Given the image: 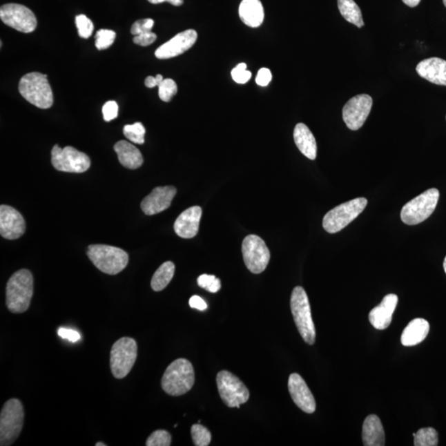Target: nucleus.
Segmentation results:
<instances>
[{"instance_id":"f257e3e1","label":"nucleus","mask_w":446,"mask_h":446,"mask_svg":"<svg viewBox=\"0 0 446 446\" xmlns=\"http://www.w3.org/2000/svg\"><path fill=\"white\" fill-rule=\"evenodd\" d=\"M33 295V277L28 269H20L8 280L6 305L12 313L26 312Z\"/></svg>"},{"instance_id":"f03ea898","label":"nucleus","mask_w":446,"mask_h":446,"mask_svg":"<svg viewBox=\"0 0 446 446\" xmlns=\"http://www.w3.org/2000/svg\"><path fill=\"white\" fill-rule=\"evenodd\" d=\"M195 381V369L191 362L180 358L168 366L163 374L162 387L171 396H181L191 390Z\"/></svg>"},{"instance_id":"7ed1b4c3","label":"nucleus","mask_w":446,"mask_h":446,"mask_svg":"<svg viewBox=\"0 0 446 446\" xmlns=\"http://www.w3.org/2000/svg\"><path fill=\"white\" fill-rule=\"evenodd\" d=\"M19 90L28 102L37 108L46 109L52 106L53 93L46 75L32 72L23 75L20 79Z\"/></svg>"},{"instance_id":"20e7f679","label":"nucleus","mask_w":446,"mask_h":446,"mask_svg":"<svg viewBox=\"0 0 446 446\" xmlns=\"http://www.w3.org/2000/svg\"><path fill=\"white\" fill-rule=\"evenodd\" d=\"M290 307L294 322L307 344L312 346L316 340V329L313 321L309 297L304 288L297 286L292 292Z\"/></svg>"},{"instance_id":"39448f33","label":"nucleus","mask_w":446,"mask_h":446,"mask_svg":"<svg viewBox=\"0 0 446 446\" xmlns=\"http://www.w3.org/2000/svg\"><path fill=\"white\" fill-rule=\"evenodd\" d=\"M87 255L96 268L110 275L123 271L129 260L127 252L120 248L107 245H91Z\"/></svg>"},{"instance_id":"423d86ee","label":"nucleus","mask_w":446,"mask_h":446,"mask_svg":"<svg viewBox=\"0 0 446 446\" xmlns=\"http://www.w3.org/2000/svg\"><path fill=\"white\" fill-rule=\"evenodd\" d=\"M24 411L19 399L12 398L4 404L0 414V445L8 446L19 438L23 427Z\"/></svg>"},{"instance_id":"0eeeda50","label":"nucleus","mask_w":446,"mask_h":446,"mask_svg":"<svg viewBox=\"0 0 446 446\" xmlns=\"http://www.w3.org/2000/svg\"><path fill=\"white\" fill-rule=\"evenodd\" d=\"M439 197L438 189L430 188L414 197L403 206L402 221L407 225L414 226L427 220L434 213Z\"/></svg>"},{"instance_id":"6e6552de","label":"nucleus","mask_w":446,"mask_h":446,"mask_svg":"<svg viewBox=\"0 0 446 446\" xmlns=\"http://www.w3.org/2000/svg\"><path fill=\"white\" fill-rule=\"evenodd\" d=\"M367 204L365 197H358L330 210L323 218V229L328 233H339L364 211Z\"/></svg>"},{"instance_id":"1a4fd4ad","label":"nucleus","mask_w":446,"mask_h":446,"mask_svg":"<svg viewBox=\"0 0 446 446\" xmlns=\"http://www.w3.org/2000/svg\"><path fill=\"white\" fill-rule=\"evenodd\" d=\"M137 357V344L131 338H123L113 344L110 353V367L113 376L124 378L131 372Z\"/></svg>"},{"instance_id":"9d476101","label":"nucleus","mask_w":446,"mask_h":446,"mask_svg":"<svg viewBox=\"0 0 446 446\" xmlns=\"http://www.w3.org/2000/svg\"><path fill=\"white\" fill-rule=\"evenodd\" d=\"M218 392L223 403L229 407L240 408L249 400L250 392L246 386L233 374L222 370L217 376Z\"/></svg>"},{"instance_id":"9b49d317","label":"nucleus","mask_w":446,"mask_h":446,"mask_svg":"<svg viewBox=\"0 0 446 446\" xmlns=\"http://www.w3.org/2000/svg\"><path fill=\"white\" fill-rule=\"evenodd\" d=\"M52 164L55 169L68 173H84L90 167V159L72 146L61 148L55 145L52 150Z\"/></svg>"},{"instance_id":"f8f14e48","label":"nucleus","mask_w":446,"mask_h":446,"mask_svg":"<svg viewBox=\"0 0 446 446\" xmlns=\"http://www.w3.org/2000/svg\"><path fill=\"white\" fill-rule=\"evenodd\" d=\"M244 262L251 273L264 271L271 260V252L262 238L249 235L244 239L242 246Z\"/></svg>"},{"instance_id":"ddd939ff","label":"nucleus","mask_w":446,"mask_h":446,"mask_svg":"<svg viewBox=\"0 0 446 446\" xmlns=\"http://www.w3.org/2000/svg\"><path fill=\"white\" fill-rule=\"evenodd\" d=\"M0 19L8 26L24 33L35 31L37 26L35 14L22 4H4L0 8Z\"/></svg>"},{"instance_id":"4468645a","label":"nucleus","mask_w":446,"mask_h":446,"mask_svg":"<svg viewBox=\"0 0 446 446\" xmlns=\"http://www.w3.org/2000/svg\"><path fill=\"white\" fill-rule=\"evenodd\" d=\"M373 99L368 95H359L348 101L342 109L343 120L347 128L357 131L365 123L371 111Z\"/></svg>"},{"instance_id":"2eb2a0df","label":"nucleus","mask_w":446,"mask_h":446,"mask_svg":"<svg viewBox=\"0 0 446 446\" xmlns=\"http://www.w3.org/2000/svg\"><path fill=\"white\" fill-rule=\"evenodd\" d=\"M197 39V32L193 29H188V30L179 33L173 39L159 46L155 50V56L158 59H161V60L178 57L191 49L195 44Z\"/></svg>"},{"instance_id":"dca6fc26","label":"nucleus","mask_w":446,"mask_h":446,"mask_svg":"<svg viewBox=\"0 0 446 446\" xmlns=\"http://www.w3.org/2000/svg\"><path fill=\"white\" fill-rule=\"evenodd\" d=\"M26 229L24 218L19 211L8 205L0 207V233L8 240L18 239Z\"/></svg>"},{"instance_id":"f3484780","label":"nucleus","mask_w":446,"mask_h":446,"mask_svg":"<svg viewBox=\"0 0 446 446\" xmlns=\"http://www.w3.org/2000/svg\"><path fill=\"white\" fill-rule=\"evenodd\" d=\"M177 193L174 186H164L155 188L142 200L141 208L146 215L151 216L165 211L171 207V202Z\"/></svg>"},{"instance_id":"a211bd4d","label":"nucleus","mask_w":446,"mask_h":446,"mask_svg":"<svg viewBox=\"0 0 446 446\" xmlns=\"http://www.w3.org/2000/svg\"><path fill=\"white\" fill-rule=\"evenodd\" d=\"M288 387L294 403L306 414H313L316 411L315 398L304 378L296 373L290 374Z\"/></svg>"},{"instance_id":"6ab92c4d","label":"nucleus","mask_w":446,"mask_h":446,"mask_svg":"<svg viewBox=\"0 0 446 446\" xmlns=\"http://www.w3.org/2000/svg\"><path fill=\"white\" fill-rule=\"evenodd\" d=\"M398 298L390 293L384 298L381 304L370 311L369 320L377 330H385L392 322L393 315L397 308Z\"/></svg>"},{"instance_id":"aec40b11","label":"nucleus","mask_w":446,"mask_h":446,"mask_svg":"<svg viewBox=\"0 0 446 446\" xmlns=\"http://www.w3.org/2000/svg\"><path fill=\"white\" fill-rule=\"evenodd\" d=\"M202 209L200 206H193L185 210L175 222V233L184 239L195 237L199 233Z\"/></svg>"},{"instance_id":"412c9836","label":"nucleus","mask_w":446,"mask_h":446,"mask_svg":"<svg viewBox=\"0 0 446 446\" xmlns=\"http://www.w3.org/2000/svg\"><path fill=\"white\" fill-rule=\"evenodd\" d=\"M420 77L438 86H446V61L438 57L426 59L416 66Z\"/></svg>"},{"instance_id":"4be33fe9","label":"nucleus","mask_w":446,"mask_h":446,"mask_svg":"<svg viewBox=\"0 0 446 446\" xmlns=\"http://www.w3.org/2000/svg\"><path fill=\"white\" fill-rule=\"evenodd\" d=\"M362 440L365 446H384L385 433L380 418L369 415L365 418L362 428Z\"/></svg>"},{"instance_id":"5701e85b","label":"nucleus","mask_w":446,"mask_h":446,"mask_svg":"<svg viewBox=\"0 0 446 446\" xmlns=\"http://www.w3.org/2000/svg\"><path fill=\"white\" fill-rule=\"evenodd\" d=\"M430 324L423 318H416L408 323L403 331L401 342L404 347H414L426 339Z\"/></svg>"},{"instance_id":"b1692460","label":"nucleus","mask_w":446,"mask_h":446,"mask_svg":"<svg viewBox=\"0 0 446 446\" xmlns=\"http://www.w3.org/2000/svg\"><path fill=\"white\" fill-rule=\"evenodd\" d=\"M293 139L298 150L306 157L312 159V161L317 158V142H316L313 133L305 124H298L296 125L293 131Z\"/></svg>"},{"instance_id":"393cba45","label":"nucleus","mask_w":446,"mask_h":446,"mask_svg":"<svg viewBox=\"0 0 446 446\" xmlns=\"http://www.w3.org/2000/svg\"><path fill=\"white\" fill-rule=\"evenodd\" d=\"M242 22L251 28H258L263 23L264 8L260 0H242L239 7Z\"/></svg>"},{"instance_id":"a878e982","label":"nucleus","mask_w":446,"mask_h":446,"mask_svg":"<svg viewBox=\"0 0 446 446\" xmlns=\"http://www.w3.org/2000/svg\"><path fill=\"white\" fill-rule=\"evenodd\" d=\"M115 153L119 157L121 165L130 170H136L143 164L141 151L127 141H120L115 146Z\"/></svg>"},{"instance_id":"bb28decb","label":"nucleus","mask_w":446,"mask_h":446,"mask_svg":"<svg viewBox=\"0 0 446 446\" xmlns=\"http://www.w3.org/2000/svg\"><path fill=\"white\" fill-rule=\"evenodd\" d=\"M175 271V266L173 262L163 263L155 272L153 279H151V285L154 291L159 292L165 289L173 279Z\"/></svg>"},{"instance_id":"cd10ccee","label":"nucleus","mask_w":446,"mask_h":446,"mask_svg":"<svg viewBox=\"0 0 446 446\" xmlns=\"http://www.w3.org/2000/svg\"><path fill=\"white\" fill-rule=\"evenodd\" d=\"M338 2L340 14L345 19L358 28L364 27L365 23L360 8L354 0H338Z\"/></svg>"},{"instance_id":"c85d7f7f","label":"nucleus","mask_w":446,"mask_h":446,"mask_svg":"<svg viewBox=\"0 0 446 446\" xmlns=\"http://www.w3.org/2000/svg\"><path fill=\"white\" fill-rule=\"evenodd\" d=\"M415 446L438 445V433L434 428H422L414 436Z\"/></svg>"},{"instance_id":"c756f323","label":"nucleus","mask_w":446,"mask_h":446,"mask_svg":"<svg viewBox=\"0 0 446 446\" xmlns=\"http://www.w3.org/2000/svg\"><path fill=\"white\" fill-rule=\"evenodd\" d=\"M124 134L130 142L136 144L142 145L145 142L146 129L141 123L124 126Z\"/></svg>"},{"instance_id":"7c9ffc66","label":"nucleus","mask_w":446,"mask_h":446,"mask_svg":"<svg viewBox=\"0 0 446 446\" xmlns=\"http://www.w3.org/2000/svg\"><path fill=\"white\" fill-rule=\"evenodd\" d=\"M191 435L193 444L196 446H208L211 443V432L200 424L193 425Z\"/></svg>"},{"instance_id":"2f4dec72","label":"nucleus","mask_w":446,"mask_h":446,"mask_svg":"<svg viewBox=\"0 0 446 446\" xmlns=\"http://www.w3.org/2000/svg\"><path fill=\"white\" fill-rule=\"evenodd\" d=\"M158 87L159 99L164 102H170L172 98L177 94V85L172 79H164Z\"/></svg>"},{"instance_id":"473e14b6","label":"nucleus","mask_w":446,"mask_h":446,"mask_svg":"<svg viewBox=\"0 0 446 446\" xmlns=\"http://www.w3.org/2000/svg\"><path fill=\"white\" fill-rule=\"evenodd\" d=\"M116 32L108 29H100L95 35V46L99 50H105L115 43Z\"/></svg>"},{"instance_id":"72a5a7b5","label":"nucleus","mask_w":446,"mask_h":446,"mask_svg":"<svg viewBox=\"0 0 446 446\" xmlns=\"http://www.w3.org/2000/svg\"><path fill=\"white\" fill-rule=\"evenodd\" d=\"M75 25L78 29L79 36L82 39H89L94 31V24L86 15L79 14L75 17Z\"/></svg>"},{"instance_id":"f704fd0d","label":"nucleus","mask_w":446,"mask_h":446,"mask_svg":"<svg viewBox=\"0 0 446 446\" xmlns=\"http://www.w3.org/2000/svg\"><path fill=\"white\" fill-rule=\"evenodd\" d=\"M197 284L202 289L207 290L210 293H217L221 289V281L216 276L210 275H202L197 278Z\"/></svg>"},{"instance_id":"c9c22d12","label":"nucleus","mask_w":446,"mask_h":446,"mask_svg":"<svg viewBox=\"0 0 446 446\" xmlns=\"http://www.w3.org/2000/svg\"><path fill=\"white\" fill-rule=\"evenodd\" d=\"M171 436L165 430L155 431L146 440V446H170Z\"/></svg>"},{"instance_id":"e433bc0d","label":"nucleus","mask_w":446,"mask_h":446,"mask_svg":"<svg viewBox=\"0 0 446 446\" xmlns=\"http://www.w3.org/2000/svg\"><path fill=\"white\" fill-rule=\"evenodd\" d=\"M246 67L245 63H240L238 66L231 70V77H233L235 83L246 84L250 81L251 72L246 70Z\"/></svg>"},{"instance_id":"4c0bfd02","label":"nucleus","mask_w":446,"mask_h":446,"mask_svg":"<svg viewBox=\"0 0 446 446\" xmlns=\"http://www.w3.org/2000/svg\"><path fill=\"white\" fill-rule=\"evenodd\" d=\"M154 20L151 19L138 20L133 23L131 33L133 36H137L143 35V33L150 32L154 26Z\"/></svg>"},{"instance_id":"58836bf2","label":"nucleus","mask_w":446,"mask_h":446,"mask_svg":"<svg viewBox=\"0 0 446 446\" xmlns=\"http://www.w3.org/2000/svg\"><path fill=\"white\" fill-rule=\"evenodd\" d=\"M102 112L104 121L110 122L115 119L119 115V105L115 101H108L104 105Z\"/></svg>"},{"instance_id":"ea45409f","label":"nucleus","mask_w":446,"mask_h":446,"mask_svg":"<svg viewBox=\"0 0 446 446\" xmlns=\"http://www.w3.org/2000/svg\"><path fill=\"white\" fill-rule=\"evenodd\" d=\"M157 36L153 32L143 33V35L135 36L133 39L134 43L142 46L151 45L157 40Z\"/></svg>"},{"instance_id":"a19ab883","label":"nucleus","mask_w":446,"mask_h":446,"mask_svg":"<svg viewBox=\"0 0 446 446\" xmlns=\"http://www.w3.org/2000/svg\"><path fill=\"white\" fill-rule=\"evenodd\" d=\"M272 74L271 70L267 68H262L259 70L258 77H256L255 82L260 86H267L269 82L271 81Z\"/></svg>"},{"instance_id":"79ce46f5","label":"nucleus","mask_w":446,"mask_h":446,"mask_svg":"<svg viewBox=\"0 0 446 446\" xmlns=\"http://www.w3.org/2000/svg\"><path fill=\"white\" fill-rule=\"evenodd\" d=\"M58 335L63 339L70 340L71 342H77L81 339V335L77 331L66 329V328H60L58 330Z\"/></svg>"},{"instance_id":"37998d69","label":"nucleus","mask_w":446,"mask_h":446,"mask_svg":"<svg viewBox=\"0 0 446 446\" xmlns=\"http://www.w3.org/2000/svg\"><path fill=\"white\" fill-rule=\"evenodd\" d=\"M189 306L191 308L195 309L200 311H204L208 309V304H206V302L200 296L193 295L191 298V300L188 301Z\"/></svg>"},{"instance_id":"c03bdc74","label":"nucleus","mask_w":446,"mask_h":446,"mask_svg":"<svg viewBox=\"0 0 446 446\" xmlns=\"http://www.w3.org/2000/svg\"><path fill=\"white\" fill-rule=\"evenodd\" d=\"M145 86L147 88H150V89L155 86H158V82L157 81V78L153 77H147L145 81Z\"/></svg>"},{"instance_id":"a18cd8bd","label":"nucleus","mask_w":446,"mask_h":446,"mask_svg":"<svg viewBox=\"0 0 446 446\" xmlns=\"http://www.w3.org/2000/svg\"><path fill=\"white\" fill-rule=\"evenodd\" d=\"M402 1L406 4V6L411 8H414L418 6L420 2V0H402Z\"/></svg>"},{"instance_id":"49530a36","label":"nucleus","mask_w":446,"mask_h":446,"mask_svg":"<svg viewBox=\"0 0 446 446\" xmlns=\"http://www.w3.org/2000/svg\"><path fill=\"white\" fill-rule=\"evenodd\" d=\"M148 1H149L151 3H153V4L162 3H163V2H168V3H169V0H148Z\"/></svg>"},{"instance_id":"de8ad7c7","label":"nucleus","mask_w":446,"mask_h":446,"mask_svg":"<svg viewBox=\"0 0 446 446\" xmlns=\"http://www.w3.org/2000/svg\"><path fill=\"white\" fill-rule=\"evenodd\" d=\"M155 78H157L158 86L164 81V78L162 75H157V77H155Z\"/></svg>"},{"instance_id":"09e8293b","label":"nucleus","mask_w":446,"mask_h":446,"mask_svg":"<svg viewBox=\"0 0 446 446\" xmlns=\"http://www.w3.org/2000/svg\"><path fill=\"white\" fill-rule=\"evenodd\" d=\"M443 267H444V269H445V272L446 273V256H445V258L444 260Z\"/></svg>"},{"instance_id":"8fccbe9b","label":"nucleus","mask_w":446,"mask_h":446,"mask_svg":"<svg viewBox=\"0 0 446 446\" xmlns=\"http://www.w3.org/2000/svg\"><path fill=\"white\" fill-rule=\"evenodd\" d=\"M95 446H106V445L102 443H98L95 444Z\"/></svg>"},{"instance_id":"3c124183","label":"nucleus","mask_w":446,"mask_h":446,"mask_svg":"<svg viewBox=\"0 0 446 446\" xmlns=\"http://www.w3.org/2000/svg\"><path fill=\"white\" fill-rule=\"evenodd\" d=\"M443 3L445 4V6L446 7V0H443Z\"/></svg>"}]
</instances>
